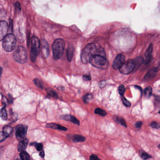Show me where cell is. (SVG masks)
<instances>
[{"instance_id":"1","label":"cell","mask_w":160,"mask_h":160,"mask_svg":"<svg viewBox=\"0 0 160 160\" xmlns=\"http://www.w3.org/2000/svg\"><path fill=\"white\" fill-rule=\"evenodd\" d=\"M96 55H99V49L96 45L93 43L88 44L81 53V61L84 64L89 63L93 57Z\"/></svg>"},{"instance_id":"2","label":"cell","mask_w":160,"mask_h":160,"mask_svg":"<svg viewBox=\"0 0 160 160\" xmlns=\"http://www.w3.org/2000/svg\"><path fill=\"white\" fill-rule=\"evenodd\" d=\"M53 58L54 60L60 59L63 55L65 49V42L63 39H58L54 42L52 46Z\"/></svg>"},{"instance_id":"3","label":"cell","mask_w":160,"mask_h":160,"mask_svg":"<svg viewBox=\"0 0 160 160\" xmlns=\"http://www.w3.org/2000/svg\"><path fill=\"white\" fill-rule=\"evenodd\" d=\"M16 44V37L13 34H7L2 40V47L6 52H11L13 50Z\"/></svg>"},{"instance_id":"4","label":"cell","mask_w":160,"mask_h":160,"mask_svg":"<svg viewBox=\"0 0 160 160\" xmlns=\"http://www.w3.org/2000/svg\"><path fill=\"white\" fill-rule=\"evenodd\" d=\"M90 62L94 67L100 69H106L109 65V62L106 57L99 55H96L93 57Z\"/></svg>"},{"instance_id":"5","label":"cell","mask_w":160,"mask_h":160,"mask_svg":"<svg viewBox=\"0 0 160 160\" xmlns=\"http://www.w3.org/2000/svg\"><path fill=\"white\" fill-rule=\"evenodd\" d=\"M31 50L30 57L31 61L34 62L39 53L40 49V42L39 38L36 36H33L31 42Z\"/></svg>"},{"instance_id":"6","label":"cell","mask_w":160,"mask_h":160,"mask_svg":"<svg viewBox=\"0 0 160 160\" xmlns=\"http://www.w3.org/2000/svg\"><path fill=\"white\" fill-rule=\"evenodd\" d=\"M13 58L19 63H25L27 60V54L25 48L22 46L18 47L14 51Z\"/></svg>"},{"instance_id":"7","label":"cell","mask_w":160,"mask_h":160,"mask_svg":"<svg viewBox=\"0 0 160 160\" xmlns=\"http://www.w3.org/2000/svg\"><path fill=\"white\" fill-rule=\"evenodd\" d=\"M136 67V62L134 60L129 59L124 63L119 69V71L123 74H129L133 72Z\"/></svg>"},{"instance_id":"8","label":"cell","mask_w":160,"mask_h":160,"mask_svg":"<svg viewBox=\"0 0 160 160\" xmlns=\"http://www.w3.org/2000/svg\"><path fill=\"white\" fill-rule=\"evenodd\" d=\"M27 129V126L24 124H19L16 127V137L18 141H21L26 137Z\"/></svg>"},{"instance_id":"9","label":"cell","mask_w":160,"mask_h":160,"mask_svg":"<svg viewBox=\"0 0 160 160\" xmlns=\"http://www.w3.org/2000/svg\"><path fill=\"white\" fill-rule=\"evenodd\" d=\"M125 62V57L122 54H119L116 57L112 63V67L115 70H119Z\"/></svg>"},{"instance_id":"10","label":"cell","mask_w":160,"mask_h":160,"mask_svg":"<svg viewBox=\"0 0 160 160\" xmlns=\"http://www.w3.org/2000/svg\"><path fill=\"white\" fill-rule=\"evenodd\" d=\"M8 29V24L6 21H0V41L3 40L7 35Z\"/></svg>"},{"instance_id":"11","label":"cell","mask_w":160,"mask_h":160,"mask_svg":"<svg viewBox=\"0 0 160 160\" xmlns=\"http://www.w3.org/2000/svg\"><path fill=\"white\" fill-rule=\"evenodd\" d=\"M153 50V44H150L149 45V47L146 50V51L144 57L143 58V63L144 65L148 64L150 61L151 57H152Z\"/></svg>"},{"instance_id":"12","label":"cell","mask_w":160,"mask_h":160,"mask_svg":"<svg viewBox=\"0 0 160 160\" xmlns=\"http://www.w3.org/2000/svg\"><path fill=\"white\" fill-rule=\"evenodd\" d=\"M157 69L156 68H152L148 71L146 75L145 76L144 80H151L157 75Z\"/></svg>"},{"instance_id":"13","label":"cell","mask_w":160,"mask_h":160,"mask_svg":"<svg viewBox=\"0 0 160 160\" xmlns=\"http://www.w3.org/2000/svg\"><path fill=\"white\" fill-rule=\"evenodd\" d=\"M28 142H29V140L28 138H24L21 140L18 145V147H17L18 150L19 152L24 151V150L26 149Z\"/></svg>"},{"instance_id":"14","label":"cell","mask_w":160,"mask_h":160,"mask_svg":"<svg viewBox=\"0 0 160 160\" xmlns=\"http://www.w3.org/2000/svg\"><path fill=\"white\" fill-rule=\"evenodd\" d=\"M74 50V48L73 45L69 44L66 50V55H67V58L69 62H71L72 61V58L73 57Z\"/></svg>"},{"instance_id":"15","label":"cell","mask_w":160,"mask_h":160,"mask_svg":"<svg viewBox=\"0 0 160 160\" xmlns=\"http://www.w3.org/2000/svg\"><path fill=\"white\" fill-rule=\"evenodd\" d=\"M46 126L47 128H51L54 130H59L63 131H66L68 130L67 128L65 127L60 126L59 124H55V123H47L46 124Z\"/></svg>"},{"instance_id":"16","label":"cell","mask_w":160,"mask_h":160,"mask_svg":"<svg viewBox=\"0 0 160 160\" xmlns=\"http://www.w3.org/2000/svg\"><path fill=\"white\" fill-rule=\"evenodd\" d=\"M42 51L46 57H47L49 55V48L47 42L45 40H42Z\"/></svg>"},{"instance_id":"17","label":"cell","mask_w":160,"mask_h":160,"mask_svg":"<svg viewBox=\"0 0 160 160\" xmlns=\"http://www.w3.org/2000/svg\"><path fill=\"white\" fill-rule=\"evenodd\" d=\"M86 138L80 135H74L73 137V141L74 142H84Z\"/></svg>"},{"instance_id":"18","label":"cell","mask_w":160,"mask_h":160,"mask_svg":"<svg viewBox=\"0 0 160 160\" xmlns=\"http://www.w3.org/2000/svg\"><path fill=\"white\" fill-rule=\"evenodd\" d=\"M46 91L47 92V95L52 97V98H55V99H58V95L56 93V92L53 90L51 88H48L46 89Z\"/></svg>"},{"instance_id":"19","label":"cell","mask_w":160,"mask_h":160,"mask_svg":"<svg viewBox=\"0 0 160 160\" xmlns=\"http://www.w3.org/2000/svg\"><path fill=\"white\" fill-rule=\"evenodd\" d=\"M13 129L11 126H6L4 128V131H3V133L4 135L6 136V137H8L10 135Z\"/></svg>"},{"instance_id":"20","label":"cell","mask_w":160,"mask_h":160,"mask_svg":"<svg viewBox=\"0 0 160 160\" xmlns=\"http://www.w3.org/2000/svg\"><path fill=\"white\" fill-rule=\"evenodd\" d=\"M139 154H140L141 158L144 160H147V159L152 158V156L148 154L147 153L143 151L142 150H141L139 151Z\"/></svg>"},{"instance_id":"21","label":"cell","mask_w":160,"mask_h":160,"mask_svg":"<svg viewBox=\"0 0 160 160\" xmlns=\"http://www.w3.org/2000/svg\"><path fill=\"white\" fill-rule=\"evenodd\" d=\"M33 82L38 88L41 89H43L44 88L43 82L39 78H35L34 80H33Z\"/></svg>"},{"instance_id":"22","label":"cell","mask_w":160,"mask_h":160,"mask_svg":"<svg viewBox=\"0 0 160 160\" xmlns=\"http://www.w3.org/2000/svg\"><path fill=\"white\" fill-rule=\"evenodd\" d=\"M93 96L91 93H88L82 97V100L85 103H88L92 99Z\"/></svg>"},{"instance_id":"23","label":"cell","mask_w":160,"mask_h":160,"mask_svg":"<svg viewBox=\"0 0 160 160\" xmlns=\"http://www.w3.org/2000/svg\"><path fill=\"white\" fill-rule=\"evenodd\" d=\"M144 94L146 98H150L152 94V89L150 86H148L144 90Z\"/></svg>"},{"instance_id":"24","label":"cell","mask_w":160,"mask_h":160,"mask_svg":"<svg viewBox=\"0 0 160 160\" xmlns=\"http://www.w3.org/2000/svg\"><path fill=\"white\" fill-rule=\"evenodd\" d=\"M20 157L21 159L23 160H29L30 159V155L24 151H22L20 154Z\"/></svg>"},{"instance_id":"25","label":"cell","mask_w":160,"mask_h":160,"mask_svg":"<svg viewBox=\"0 0 160 160\" xmlns=\"http://www.w3.org/2000/svg\"><path fill=\"white\" fill-rule=\"evenodd\" d=\"M94 112H95V114H97V115H99L102 116H105L107 114L106 112L104 110H103L101 108H96Z\"/></svg>"},{"instance_id":"26","label":"cell","mask_w":160,"mask_h":160,"mask_svg":"<svg viewBox=\"0 0 160 160\" xmlns=\"http://www.w3.org/2000/svg\"><path fill=\"white\" fill-rule=\"evenodd\" d=\"M114 119L116 121H117V122L119 123H120L121 125H122L126 127H127V125L126 124V121L122 118H119V117L116 116L115 118Z\"/></svg>"},{"instance_id":"27","label":"cell","mask_w":160,"mask_h":160,"mask_svg":"<svg viewBox=\"0 0 160 160\" xmlns=\"http://www.w3.org/2000/svg\"><path fill=\"white\" fill-rule=\"evenodd\" d=\"M69 121H70L72 123L80 126V121L75 116H73L70 115V118H69Z\"/></svg>"},{"instance_id":"28","label":"cell","mask_w":160,"mask_h":160,"mask_svg":"<svg viewBox=\"0 0 160 160\" xmlns=\"http://www.w3.org/2000/svg\"><path fill=\"white\" fill-rule=\"evenodd\" d=\"M0 116H1V118H7V111H6V108H5V107L3 108H1V110H0Z\"/></svg>"},{"instance_id":"29","label":"cell","mask_w":160,"mask_h":160,"mask_svg":"<svg viewBox=\"0 0 160 160\" xmlns=\"http://www.w3.org/2000/svg\"><path fill=\"white\" fill-rule=\"evenodd\" d=\"M118 91H119V93L120 95H123L125 92V88L124 85H120L118 89Z\"/></svg>"},{"instance_id":"30","label":"cell","mask_w":160,"mask_h":160,"mask_svg":"<svg viewBox=\"0 0 160 160\" xmlns=\"http://www.w3.org/2000/svg\"><path fill=\"white\" fill-rule=\"evenodd\" d=\"M121 99L122 100L123 103L126 106V107H130L131 105V103L129 101H128L127 99H126L125 97H123V96H122L121 97Z\"/></svg>"},{"instance_id":"31","label":"cell","mask_w":160,"mask_h":160,"mask_svg":"<svg viewBox=\"0 0 160 160\" xmlns=\"http://www.w3.org/2000/svg\"><path fill=\"white\" fill-rule=\"evenodd\" d=\"M150 126L154 129H158L160 128V124L156 122H152L150 124Z\"/></svg>"},{"instance_id":"32","label":"cell","mask_w":160,"mask_h":160,"mask_svg":"<svg viewBox=\"0 0 160 160\" xmlns=\"http://www.w3.org/2000/svg\"><path fill=\"white\" fill-rule=\"evenodd\" d=\"M35 147L36 148V149L38 151H40L43 149V144L42 143H37V144H36Z\"/></svg>"},{"instance_id":"33","label":"cell","mask_w":160,"mask_h":160,"mask_svg":"<svg viewBox=\"0 0 160 160\" xmlns=\"http://www.w3.org/2000/svg\"><path fill=\"white\" fill-rule=\"evenodd\" d=\"M6 138H7V137L4 135L3 132L0 131V142L4 141V139Z\"/></svg>"},{"instance_id":"34","label":"cell","mask_w":160,"mask_h":160,"mask_svg":"<svg viewBox=\"0 0 160 160\" xmlns=\"http://www.w3.org/2000/svg\"><path fill=\"white\" fill-rule=\"evenodd\" d=\"M89 159L91 160H100L99 158L97 157V156L95 154H92L89 157Z\"/></svg>"},{"instance_id":"35","label":"cell","mask_w":160,"mask_h":160,"mask_svg":"<svg viewBox=\"0 0 160 160\" xmlns=\"http://www.w3.org/2000/svg\"><path fill=\"white\" fill-rule=\"evenodd\" d=\"M83 79L85 81H89L91 80V77L89 75H85L83 76Z\"/></svg>"},{"instance_id":"36","label":"cell","mask_w":160,"mask_h":160,"mask_svg":"<svg viewBox=\"0 0 160 160\" xmlns=\"http://www.w3.org/2000/svg\"><path fill=\"white\" fill-rule=\"evenodd\" d=\"M15 8H16V9H17L18 11H20L21 9V6H20V4L19 3V2H16V4H15Z\"/></svg>"},{"instance_id":"37","label":"cell","mask_w":160,"mask_h":160,"mask_svg":"<svg viewBox=\"0 0 160 160\" xmlns=\"http://www.w3.org/2000/svg\"><path fill=\"white\" fill-rule=\"evenodd\" d=\"M142 125V122H138L135 124V126H136V128H141Z\"/></svg>"},{"instance_id":"38","label":"cell","mask_w":160,"mask_h":160,"mask_svg":"<svg viewBox=\"0 0 160 160\" xmlns=\"http://www.w3.org/2000/svg\"><path fill=\"white\" fill-rule=\"evenodd\" d=\"M39 155H40V156L42 158H44V156H45V152L44 151H42V152H40V154H39Z\"/></svg>"},{"instance_id":"39","label":"cell","mask_w":160,"mask_h":160,"mask_svg":"<svg viewBox=\"0 0 160 160\" xmlns=\"http://www.w3.org/2000/svg\"><path fill=\"white\" fill-rule=\"evenodd\" d=\"M104 82H105V81H102V82H101L100 83L99 86L100 88H103V87H104V86H105V84H104Z\"/></svg>"},{"instance_id":"40","label":"cell","mask_w":160,"mask_h":160,"mask_svg":"<svg viewBox=\"0 0 160 160\" xmlns=\"http://www.w3.org/2000/svg\"><path fill=\"white\" fill-rule=\"evenodd\" d=\"M1 73H2V68L0 66V75H1Z\"/></svg>"},{"instance_id":"41","label":"cell","mask_w":160,"mask_h":160,"mask_svg":"<svg viewBox=\"0 0 160 160\" xmlns=\"http://www.w3.org/2000/svg\"><path fill=\"white\" fill-rule=\"evenodd\" d=\"M159 148H160V144L159 145Z\"/></svg>"},{"instance_id":"42","label":"cell","mask_w":160,"mask_h":160,"mask_svg":"<svg viewBox=\"0 0 160 160\" xmlns=\"http://www.w3.org/2000/svg\"><path fill=\"white\" fill-rule=\"evenodd\" d=\"M159 114H160V111H159Z\"/></svg>"}]
</instances>
